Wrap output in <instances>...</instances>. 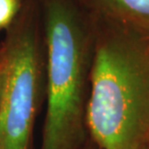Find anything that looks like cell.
<instances>
[{"label":"cell","instance_id":"cell-7","mask_svg":"<svg viewBox=\"0 0 149 149\" xmlns=\"http://www.w3.org/2000/svg\"><path fill=\"white\" fill-rule=\"evenodd\" d=\"M2 55H3V45L0 44V61L2 60Z\"/></svg>","mask_w":149,"mask_h":149},{"label":"cell","instance_id":"cell-3","mask_svg":"<svg viewBox=\"0 0 149 149\" xmlns=\"http://www.w3.org/2000/svg\"><path fill=\"white\" fill-rule=\"evenodd\" d=\"M44 39L39 0H22L2 43L0 149H28L43 76Z\"/></svg>","mask_w":149,"mask_h":149},{"label":"cell","instance_id":"cell-4","mask_svg":"<svg viewBox=\"0 0 149 149\" xmlns=\"http://www.w3.org/2000/svg\"><path fill=\"white\" fill-rule=\"evenodd\" d=\"M94 22L149 39V0H74Z\"/></svg>","mask_w":149,"mask_h":149},{"label":"cell","instance_id":"cell-1","mask_svg":"<svg viewBox=\"0 0 149 149\" xmlns=\"http://www.w3.org/2000/svg\"><path fill=\"white\" fill-rule=\"evenodd\" d=\"M93 22L86 126L99 149H149V39Z\"/></svg>","mask_w":149,"mask_h":149},{"label":"cell","instance_id":"cell-5","mask_svg":"<svg viewBox=\"0 0 149 149\" xmlns=\"http://www.w3.org/2000/svg\"><path fill=\"white\" fill-rule=\"evenodd\" d=\"M22 0H0V29H7L19 13Z\"/></svg>","mask_w":149,"mask_h":149},{"label":"cell","instance_id":"cell-2","mask_svg":"<svg viewBox=\"0 0 149 149\" xmlns=\"http://www.w3.org/2000/svg\"><path fill=\"white\" fill-rule=\"evenodd\" d=\"M39 4L47 54L41 149H77L84 138L95 25L74 0H39Z\"/></svg>","mask_w":149,"mask_h":149},{"label":"cell","instance_id":"cell-6","mask_svg":"<svg viewBox=\"0 0 149 149\" xmlns=\"http://www.w3.org/2000/svg\"><path fill=\"white\" fill-rule=\"evenodd\" d=\"M3 84H4V74H3V64L1 60L0 61V106H1V100H2Z\"/></svg>","mask_w":149,"mask_h":149}]
</instances>
